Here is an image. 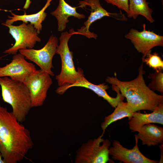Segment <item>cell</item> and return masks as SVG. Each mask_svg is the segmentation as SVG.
<instances>
[{
	"label": "cell",
	"instance_id": "obj_1",
	"mask_svg": "<svg viewBox=\"0 0 163 163\" xmlns=\"http://www.w3.org/2000/svg\"><path fill=\"white\" fill-rule=\"evenodd\" d=\"M0 104V152L5 163L23 160L34 143L29 130Z\"/></svg>",
	"mask_w": 163,
	"mask_h": 163
},
{
	"label": "cell",
	"instance_id": "obj_2",
	"mask_svg": "<svg viewBox=\"0 0 163 163\" xmlns=\"http://www.w3.org/2000/svg\"><path fill=\"white\" fill-rule=\"evenodd\" d=\"M137 77L129 81L119 80L114 77H107L106 81L115 86L121 95L125 97L133 112L140 110L152 111L158 105L163 103V96L155 93L145 83L143 75L145 73L142 64L139 67Z\"/></svg>",
	"mask_w": 163,
	"mask_h": 163
},
{
	"label": "cell",
	"instance_id": "obj_3",
	"mask_svg": "<svg viewBox=\"0 0 163 163\" xmlns=\"http://www.w3.org/2000/svg\"><path fill=\"white\" fill-rule=\"evenodd\" d=\"M0 86L3 101L12 107V112L20 122L26 120L32 107L29 90L22 82L8 77L0 78Z\"/></svg>",
	"mask_w": 163,
	"mask_h": 163
},
{
	"label": "cell",
	"instance_id": "obj_4",
	"mask_svg": "<svg viewBox=\"0 0 163 163\" xmlns=\"http://www.w3.org/2000/svg\"><path fill=\"white\" fill-rule=\"evenodd\" d=\"M61 34L59 37L60 43L58 45L56 53L60 56L61 61V69L60 73L56 76L59 86L73 84L83 75L82 70L78 68L77 71L73 60V53L70 51L68 46V41L75 31L71 29Z\"/></svg>",
	"mask_w": 163,
	"mask_h": 163
},
{
	"label": "cell",
	"instance_id": "obj_5",
	"mask_svg": "<svg viewBox=\"0 0 163 163\" xmlns=\"http://www.w3.org/2000/svg\"><path fill=\"white\" fill-rule=\"evenodd\" d=\"M104 131L97 138L88 140L78 149L75 163H106L110 160L109 148L111 142L102 137Z\"/></svg>",
	"mask_w": 163,
	"mask_h": 163
},
{
	"label": "cell",
	"instance_id": "obj_6",
	"mask_svg": "<svg viewBox=\"0 0 163 163\" xmlns=\"http://www.w3.org/2000/svg\"><path fill=\"white\" fill-rule=\"evenodd\" d=\"M2 24L8 28L9 33L15 41L14 44L5 51L3 52L4 53L14 55L21 49H33L37 42L41 41L36 30L30 24L23 22L18 26L4 23Z\"/></svg>",
	"mask_w": 163,
	"mask_h": 163
},
{
	"label": "cell",
	"instance_id": "obj_7",
	"mask_svg": "<svg viewBox=\"0 0 163 163\" xmlns=\"http://www.w3.org/2000/svg\"><path fill=\"white\" fill-rule=\"evenodd\" d=\"M58 43L57 37L52 35L46 43L41 49H21L18 51L26 59L35 63L40 69L53 77L54 75L51 70L53 68L52 61L56 53Z\"/></svg>",
	"mask_w": 163,
	"mask_h": 163
},
{
	"label": "cell",
	"instance_id": "obj_8",
	"mask_svg": "<svg viewBox=\"0 0 163 163\" xmlns=\"http://www.w3.org/2000/svg\"><path fill=\"white\" fill-rule=\"evenodd\" d=\"M23 83L29 90L32 107L43 105L48 91L53 83L50 75L40 69L29 75Z\"/></svg>",
	"mask_w": 163,
	"mask_h": 163
},
{
	"label": "cell",
	"instance_id": "obj_9",
	"mask_svg": "<svg viewBox=\"0 0 163 163\" xmlns=\"http://www.w3.org/2000/svg\"><path fill=\"white\" fill-rule=\"evenodd\" d=\"M77 8H83L87 6L91 8V12L87 20L84 22V26L78 29L75 34H80L87 37L97 38V35L89 30L90 26L95 21L101 19L105 16L111 17L118 20H126L124 15L121 14L109 12L104 9L101 6L100 0H84L79 1Z\"/></svg>",
	"mask_w": 163,
	"mask_h": 163
},
{
	"label": "cell",
	"instance_id": "obj_10",
	"mask_svg": "<svg viewBox=\"0 0 163 163\" xmlns=\"http://www.w3.org/2000/svg\"><path fill=\"white\" fill-rule=\"evenodd\" d=\"M142 26V31H139L132 28L125 35L126 38L130 40L136 50L143 55L142 59L151 52L153 48L163 46V36L157 34L152 31L146 30L145 24Z\"/></svg>",
	"mask_w": 163,
	"mask_h": 163
},
{
	"label": "cell",
	"instance_id": "obj_11",
	"mask_svg": "<svg viewBox=\"0 0 163 163\" xmlns=\"http://www.w3.org/2000/svg\"><path fill=\"white\" fill-rule=\"evenodd\" d=\"M37 70L35 66L27 61L23 55L17 53L13 55L10 63L0 67V78L8 77L13 80L24 82Z\"/></svg>",
	"mask_w": 163,
	"mask_h": 163
},
{
	"label": "cell",
	"instance_id": "obj_12",
	"mask_svg": "<svg viewBox=\"0 0 163 163\" xmlns=\"http://www.w3.org/2000/svg\"><path fill=\"white\" fill-rule=\"evenodd\" d=\"M135 144L131 149L124 147L118 140H113L109 148V155L112 159L124 163H158L159 161L150 159L141 152L138 146L139 139L135 136Z\"/></svg>",
	"mask_w": 163,
	"mask_h": 163
},
{
	"label": "cell",
	"instance_id": "obj_13",
	"mask_svg": "<svg viewBox=\"0 0 163 163\" xmlns=\"http://www.w3.org/2000/svg\"><path fill=\"white\" fill-rule=\"evenodd\" d=\"M73 87H84L89 89L96 94L98 96L102 97L106 100L112 107L115 108L118 103L123 101L124 97L122 96L118 90L115 87L113 89L117 93L116 97H113L108 95L106 90L109 88L108 86L103 83L96 85L88 81L83 75L80 79L75 83L70 85L59 86L55 91L59 94H63L69 88Z\"/></svg>",
	"mask_w": 163,
	"mask_h": 163
},
{
	"label": "cell",
	"instance_id": "obj_14",
	"mask_svg": "<svg viewBox=\"0 0 163 163\" xmlns=\"http://www.w3.org/2000/svg\"><path fill=\"white\" fill-rule=\"evenodd\" d=\"M153 123L163 125V103L158 105L150 113L134 112L128 122L129 129L132 132H138L143 126Z\"/></svg>",
	"mask_w": 163,
	"mask_h": 163
},
{
	"label": "cell",
	"instance_id": "obj_15",
	"mask_svg": "<svg viewBox=\"0 0 163 163\" xmlns=\"http://www.w3.org/2000/svg\"><path fill=\"white\" fill-rule=\"evenodd\" d=\"M135 135L140 139L143 145H158L163 142V128L154 124L150 123L142 126Z\"/></svg>",
	"mask_w": 163,
	"mask_h": 163
},
{
	"label": "cell",
	"instance_id": "obj_16",
	"mask_svg": "<svg viewBox=\"0 0 163 163\" xmlns=\"http://www.w3.org/2000/svg\"><path fill=\"white\" fill-rule=\"evenodd\" d=\"M52 0H47V2L43 8L38 12L31 14L17 15L10 11L12 16H8L9 19H7L5 24H12L15 22L21 21L27 24L28 22L34 26L38 34L42 30V24L45 19L47 14L45 12L46 9L50 5Z\"/></svg>",
	"mask_w": 163,
	"mask_h": 163
},
{
	"label": "cell",
	"instance_id": "obj_17",
	"mask_svg": "<svg viewBox=\"0 0 163 163\" xmlns=\"http://www.w3.org/2000/svg\"><path fill=\"white\" fill-rule=\"evenodd\" d=\"M77 7H72L64 0H59V4L57 8L51 13L54 16L58 22V30L63 31L66 27V24L69 21V17L73 16L78 19H84L85 16L78 13Z\"/></svg>",
	"mask_w": 163,
	"mask_h": 163
},
{
	"label": "cell",
	"instance_id": "obj_18",
	"mask_svg": "<svg viewBox=\"0 0 163 163\" xmlns=\"http://www.w3.org/2000/svg\"><path fill=\"white\" fill-rule=\"evenodd\" d=\"M115 108L112 113L104 117V121L101 124V127L103 131H105L111 124L119 120L126 117L129 120L134 112L127 102L123 101L119 102Z\"/></svg>",
	"mask_w": 163,
	"mask_h": 163
},
{
	"label": "cell",
	"instance_id": "obj_19",
	"mask_svg": "<svg viewBox=\"0 0 163 163\" xmlns=\"http://www.w3.org/2000/svg\"><path fill=\"white\" fill-rule=\"evenodd\" d=\"M146 0H129V11L127 16L136 19L139 15L145 17L150 23L155 21L152 18V10L149 7Z\"/></svg>",
	"mask_w": 163,
	"mask_h": 163
},
{
	"label": "cell",
	"instance_id": "obj_20",
	"mask_svg": "<svg viewBox=\"0 0 163 163\" xmlns=\"http://www.w3.org/2000/svg\"><path fill=\"white\" fill-rule=\"evenodd\" d=\"M148 78L151 79V82L148 86L153 91H157L161 93L163 92V73L162 70L155 71L153 73L150 74Z\"/></svg>",
	"mask_w": 163,
	"mask_h": 163
},
{
	"label": "cell",
	"instance_id": "obj_21",
	"mask_svg": "<svg viewBox=\"0 0 163 163\" xmlns=\"http://www.w3.org/2000/svg\"><path fill=\"white\" fill-rule=\"evenodd\" d=\"M148 53L142 60L146 65L155 71L162 70L163 69V61L157 53Z\"/></svg>",
	"mask_w": 163,
	"mask_h": 163
},
{
	"label": "cell",
	"instance_id": "obj_22",
	"mask_svg": "<svg viewBox=\"0 0 163 163\" xmlns=\"http://www.w3.org/2000/svg\"><path fill=\"white\" fill-rule=\"evenodd\" d=\"M107 3L117 6L127 14L129 11V0H104Z\"/></svg>",
	"mask_w": 163,
	"mask_h": 163
},
{
	"label": "cell",
	"instance_id": "obj_23",
	"mask_svg": "<svg viewBox=\"0 0 163 163\" xmlns=\"http://www.w3.org/2000/svg\"><path fill=\"white\" fill-rule=\"evenodd\" d=\"M31 2L30 0H26L25 4L23 7V8L27 9L29 8Z\"/></svg>",
	"mask_w": 163,
	"mask_h": 163
},
{
	"label": "cell",
	"instance_id": "obj_24",
	"mask_svg": "<svg viewBox=\"0 0 163 163\" xmlns=\"http://www.w3.org/2000/svg\"><path fill=\"white\" fill-rule=\"evenodd\" d=\"M0 163H5L3 159L1 153L0 152Z\"/></svg>",
	"mask_w": 163,
	"mask_h": 163
},
{
	"label": "cell",
	"instance_id": "obj_25",
	"mask_svg": "<svg viewBox=\"0 0 163 163\" xmlns=\"http://www.w3.org/2000/svg\"><path fill=\"white\" fill-rule=\"evenodd\" d=\"M1 57H0V59H1Z\"/></svg>",
	"mask_w": 163,
	"mask_h": 163
}]
</instances>
